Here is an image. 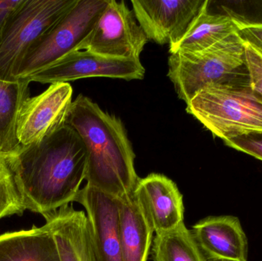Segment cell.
Returning <instances> with one entry per match:
<instances>
[{"label": "cell", "instance_id": "6da1fadb", "mask_svg": "<svg viewBox=\"0 0 262 261\" xmlns=\"http://www.w3.org/2000/svg\"><path fill=\"white\" fill-rule=\"evenodd\" d=\"M6 159L26 209L43 217L74 202L85 180V147L66 124L39 142L21 146Z\"/></svg>", "mask_w": 262, "mask_h": 261}, {"label": "cell", "instance_id": "7a4b0ae2", "mask_svg": "<svg viewBox=\"0 0 262 261\" xmlns=\"http://www.w3.org/2000/svg\"><path fill=\"white\" fill-rule=\"evenodd\" d=\"M66 124L78 133L85 147L86 185L117 198L134 193L140 178L121 119L79 94L72 102Z\"/></svg>", "mask_w": 262, "mask_h": 261}, {"label": "cell", "instance_id": "3957f363", "mask_svg": "<svg viewBox=\"0 0 262 261\" xmlns=\"http://www.w3.org/2000/svg\"><path fill=\"white\" fill-rule=\"evenodd\" d=\"M168 67L167 76L186 104L207 86L249 82L245 41L238 33L200 52L170 54Z\"/></svg>", "mask_w": 262, "mask_h": 261}, {"label": "cell", "instance_id": "277c9868", "mask_svg": "<svg viewBox=\"0 0 262 261\" xmlns=\"http://www.w3.org/2000/svg\"><path fill=\"white\" fill-rule=\"evenodd\" d=\"M186 110L223 140L251 132L262 133V97L249 82L207 86L194 95Z\"/></svg>", "mask_w": 262, "mask_h": 261}, {"label": "cell", "instance_id": "5b68a950", "mask_svg": "<svg viewBox=\"0 0 262 261\" xmlns=\"http://www.w3.org/2000/svg\"><path fill=\"white\" fill-rule=\"evenodd\" d=\"M78 0H25L0 35V80L13 73L31 47L76 4Z\"/></svg>", "mask_w": 262, "mask_h": 261}, {"label": "cell", "instance_id": "8992f818", "mask_svg": "<svg viewBox=\"0 0 262 261\" xmlns=\"http://www.w3.org/2000/svg\"><path fill=\"white\" fill-rule=\"evenodd\" d=\"M108 0H78L74 7L28 51L13 73L24 79L76 51L93 29Z\"/></svg>", "mask_w": 262, "mask_h": 261}, {"label": "cell", "instance_id": "52a82bcc", "mask_svg": "<svg viewBox=\"0 0 262 261\" xmlns=\"http://www.w3.org/2000/svg\"><path fill=\"white\" fill-rule=\"evenodd\" d=\"M148 39L124 1L108 0L92 30L77 50L140 60Z\"/></svg>", "mask_w": 262, "mask_h": 261}, {"label": "cell", "instance_id": "ba28073f", "mask_svg": "<svg viewBox=\"0 0 262 261\" xmlns=\"http://www.w3.org/2000/svg\"><path fill=\"white\" fill-rule=\"evenodd\" d=\"M144 75L145 68L140 60L76 50L24 79L30 83L52 84L96 77L132 81L143 79Z\"/></svg>", "mask_w": 262, "mask_h": 261}, {"label": "cell", "instance_id": "9c48e42d", "mask_svg": "<svg viewBox=\"0 0 262 261\" xmlns=\"http://www.w3.org/2000/svg\"><path fill=\"white\" fill-rule=\"evenodd\" d=\"M207 0H132L133 12L148 40L169 46L180 41Z\"/></svg>", "mask_w": 262, "mask_h": 261}, {"label": "cell", "instance_id": "30bf717a", "mask_svg": "<svg viewBox=\"0 0 262 261\" xmlns=\"http://www.w3.org/2000/svg\"><path fill=\"white\" fill-rule=\"evenodd\" d=\"M73 89L69 83L50 84L45 91L26 99L18 116L17 135L21 146L42 140L66 124Z\"/></svg>", "mask_w": 262, "mask_h": 261}, {"label": "cell", "instance_id": "8fae6325", "mask_svg": "<svg viewBox=\"0 0 262 261\" xmlns=\"http://www.w3.org/2000/svg\"><path fill=\"white\" fill-rule=\"evenodd\" d=\"M74 202L81 204L85 209L97 260L123 261L118 198L85 185Z\"/></svg>", "mask_w": 262, "mask_h": 261}, {"label": "cell", "instance_id": "7c38bea8", "mask_svg": "<svg viewBox=\"0 0 262 261\" xmlns=\"http://www.w3.org/2000/svg\"><path fill=\"white\" fill-rule=\"evenodd\" d=\"M134 193L156 234L183 223V195L175 182L164 175L152 173L140 178Z\"/></svg>", "mask_w": 262, "mask_h": 261}, {"label": "cell", "instance_id": "4fadbf2b", "mask_svg": "<svg viewBox=\"0 0 262 261\" xmlns=\"http://www.w3.org/2000/svg\"><path fill=\"white\" fill-rule=\"evenodd\" d=\"M192 235L206 257L248 260L247 238L235 216H211L192 227Z\"/></svg>", "mask_w": 262, "mask_h": 261}, {"label": "cell", "instance_id": "5bb4252c", "mask_svg": "<svg viewBox=\"0 0 262 261\" xmlns=\"http://www.w3.org/2000/svg\"><path fill=\"white\" fill-rule=\"evenodd\" d=\"M44 218L55 238L61 261H98L84 211L68 205Z\"/></svg>", "mask_w": 262, "mask_h": 261}, {"label": "cell", "instance_id": "9a60e30c", "mask_svg": "<svg viewBox=\"0 0 262 261\" xmlns=\"http://www.w3.org/2000/svg\"><path fill=\"white\" fill-rule=\"evenodd\" d=\"M123 261H146L154 230L134 193L118 198Z\"/></svg>", "mask_w": 262, "mask_h": 261}, {"label": "cell", "instance_id": "2e32d148", "mask_svg": "<svg viewBox=\"0 0 262 261\" xmlns=\"http://www.w3.org/2000/svg\"><path fill=\"white\" fill-rule=\"evenodd\" d=\"M0 261H61L52 231L46 225L0 234Z\"/></svg>", "mask_w": 262, "mask_h": 261}, {"label": "cell", "instance_id": "e0dca14e", "mask_svg": "<svg viewBox=\"0 0 262 261\" xmlns=\"http://www.w3.org/2000/svg\"><path fill=\"white\" fill-rule=\"evenodd\" d=\"M209 5L207 0L183 38L169 46V53L200 52L239 32L241 26L236 21L226 14L211 12Z\"/></svg>", "mask_w": 262, "mask_h": 261}, {"label": "cell", "instance_id": "ac0fdd59", "mask_svg": "<svg viewBox=\"0 0 262 261\" xmlns=\"http://www.w3.org/2000/svg\"><path fill=\"white\" fill-rule=\"evenodd\" d=\"M30 82L0 80V156L9 157L21 147L17 135L18 116L29 98Z\"/></svg>", "mask_w": 262, "mask_h": 261}, {"label": "cell", "instance_id": "d6986e66", "mask_svg": "<svg viewBox=\"0 0 262 261\" xmlns=\"http://www.w3.org/2000/svg\"><path fill=\"white\" fill-rule=\"evenodd\" d=\"M154 261H205L204 254L184 222L157 234L152 249Z\"/></svg>", "mask_w": 262, "mask_h": 261}, {"label": "cell", "instance_id": "ffe728a7", "mask_svg": "<svg viewBox=\"0 0 262 261\" xmlns=\"http://www.w3.org/2000/svg\"><path fill=\"white\" fill-rule=\"evenodd\" d=\"M26 210L13 172L7 159L0 156V219L14 215L23 216Z\"/></svg>", "mask_w": 262, "mask_h": 261}, {"label": "cell", "instance_id": "44dd1931", "mask_svg": "<svg viewBox=\"0 0 262 261\" xmlns=\"http://www.w3.org/2000/svg\"><path fill=\"white\" fill-rule=\"evenodd\" d=\"M245 58L251 87L262 97V50L245 41Z\"/></svg>", "mask_w": 262, "mask_h": 261}, {"label": "cell", "instance_id": "7402d4cb", "mask_svg": "<svg viewBox=\"0 0 262 261\" xmlns=\"http://www.w3.org/2000/svg\"><path fill=\"white\" fill-rule=\"evenodd\" d=\"M227 147L250 155L262 161V133L251 132L225 139Z\"/></svg>", "mask_w": 262, "mask_h": 261}, {"label": "cell", "instance_id": "603a6c76", "mask_svg": "<svg viewBox=\"0 0 262 261\" xmlns=\"http://www.w3.org/2000/svg\"><path fill=\"white\" fill-rule=\"evenodd\" d=\"M25 0H0V35Z\"/></svg>", "mask_w": 262, "mask_h": 261}, {"label": "cell", "instance_id": "cb8c5ba5", "mask_svg": "<svg viewBox=\"0 0 262 261\" xmlns=\"http://www.w3.org/2000/svg\"><path fill=\"white\" fill-rule=\"evenodd\" d=\"M238 34L245 41L251 43L262 50V26H250L243 28Z\"/></svg>", "mask_w": 262, "mask_h": 261}, {"label": "cell", "instance_id": "d4e9b609", "mask_svg": "<svg viewBox=\"0 0 262 261\" xmlns=\"http://www.w3.org/2000/svg\"><path fill=\"white\" fill-rule=\"evenodd\" d=\"M205 261H235V260H226V259H221V258H214V257H205Z\"/></svg>", "mask_w": 262, "mask_h": 261}]
</instances>
